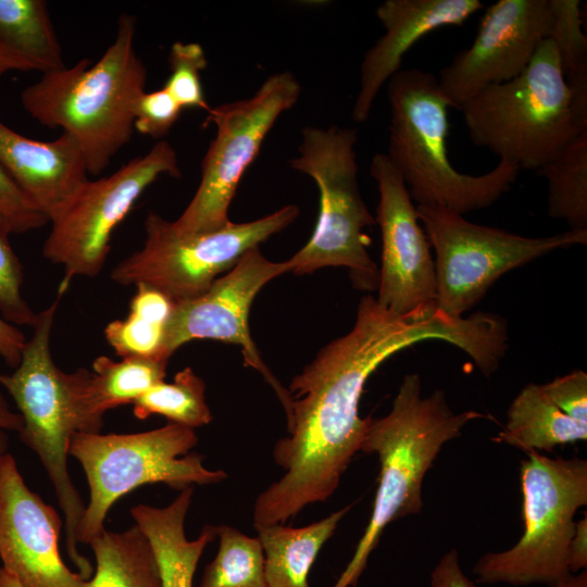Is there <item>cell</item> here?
Listing matches in <instances>:
<instances>
[{
  "mask_svg": "<svg viewBox=\"0 0 587 587\" xmlns=\"http://www.w3.org/2000/svg\"><path fill=\"white\" fill-rule=\"evenodd\" d=\"M428 339L460 348L486 376L507 352V322L487 312L453 317L437 304L396 315L365 295L351 330L324 346L290 382L288 435L273 449L285 473L257 497L254 526L284 524L335 492L372 420L359 413L367 378L389 357Z\"/></svg>",
  "mask_w": 587,
  "mask_h": 587,
  "instance_id": "cell-1",
  "label": "cell"
},
{
  "mask_svg": "<svg viewBox=\"0 0 587 587\" xmlns=\"http://www.w3.org/2000/svg\"><path fill=\"white\" fill-rule=\"evenodd\" d=\"M137 20L123 13L101 58L42 74L21 92L25 112L61 128L78 145L87 172L99 175L134 133V107L146 90L147 68L135 48Z\"/></svg>",
  "mask_w": 587,
  "mask_h": 587,
  "instance_id": "cell-2",
  "label": "cell"
},
{
  "mask_svg": "<svg viewBox=\"0 0 587 587\" xmlns=\"http://www.w3.org/2000/svg\"><path fill=\"white\" fill-rule=\"evenodd\" d=\"M475 411L454 413L442 390L422 397L419 374L404 376L389 413L371 420L360 451L376 453L378 487L369 524L333 587L355 586L386 526L421 511L422 483L442 446L461 435Z\"/></svg>",
  "mask_w": 587,
  "mask_h": 587,
  "instance_id": "cell-3",
  "label": "cell"
},
{
  "mask_svg": "<svg viewBox=\"0 0 587 587\" xmlns=\"http://www.w3.org/2000/svg\"><path fill=\"white\" fill-rule=\"evenodd\" d=\"M390 123L387 157L412 200L459 214L494 204L515 182L520 168L499 160L482 175L453 167L448 158L449 104L434 74L400 70L387 82Z\"/></svg>",
  "mask_w": 587,
  "mask_h": 587,
  "instance_id": "cell-4",
  "label": "cell"
},
{
  "mask_svg": "<svg viewBox=\"0 0 587 587\" xmlns=\"http://www.w3.org/2000/svg\"><path fill=\"white\" fill-rule=\"evenodd\" d=\"M459 110L472 142L520 171L536 172L587 130L575 113L551 38L539 45L519 76L485 88Z\"/></svg>",
  "mask_w": 587,
  "mask_h": 587,
  "instance_id": "cell-5",
  "label": "cell"
},
{
  "mask_svg": "<svg viewBox=\"0 0 587 587\" xmlns=\"http://www.w3.org/2000/svg\"><path fill=\"white\" fill-rule=\"evenodd\" d=\"M355 128L332 125L302 129L292 170L310 176L320 192V210L309 241L287 260L289 272L305 275L326 266L347 267L352 285L364 291L378 287L379 271L367 252L374 225L359 188Z\"/></svg>",
  "mask_w": 587,
  "mask_h": 587,
  "instance_id": "cell-6",
  "label": "cell"
},
{
  "mask_svg": "<svg viewBox=\"0 0 587 587\" xmlns=\"http://www.w3.org/2000/svg\"><path fill=\"white\" fill-rule=\"evenodd\" d=\"M197 444L195 429L174 423L133 434L76 432L68 455L80 463L89 488L77 541L89 544L101 534L111 507L140 486L162 483L183 490L225 479L227 474L207 469L200 454H188Z\"/></svg>",
  "mask_w": 587,
  "mask_h": 587,
  "instance_id": "cell-7",
  "label": "cell"
},
{
  "mask_svg": "<svg viewBox=\"0 0 587 587\" xmlns=\"http://www.w3.org/2000/svg\"><path fill=\"white\" fill-rule=\"evenodd\" d=\"M526 454L521 462L524 533L512 548L478 559L473 572L479 583L554 587L573 575L569 547L576 511L587 503V461L535 450Z\"/></svg>",
  "mask_w": 587,
  "mask_h": 587,
  "instance_id": "cell-8",
  "label": "cell"
},
{
  "mask_svg": "<svg viewBox=\"0 0 587 587\" xmlns=\"http://www.w3.org/2000/svg\"><path fill=\"white\" fill-rule=\"evenodd\" d=\"M64 291L37 314L34 333L26 341L12 374L0 372V385L15 401L23 420L20 438L41 461L65 517V547L84 579L92 575L90 562L77 549V529L85 505L67 470L68 447L77 432L67 373L53 362L50 339Z\"/></svg>",
  "mask_w": 587,
  "mask_h": 587,
  "instance_id": "cell-9",
  "label": "cell"
},
{
  "mask_svg": "<svg viewBox=\"0 0 587 587\" xmlns=\"http://www.w3.org/2000/svg\"><path fill=\"white\" fill-rule=\"evenodd\" d=\"M298 215L299 208L288 204L254 221L179 235L171 221L150 212L143 224L142 247L116 264L111 278L123 286H150L174 303L193 299L220 274L230 271L247 251L288 227Z\"/></svg>",
  "mask_w": 587,
  "mask_h": 587,
  "instance_id": "cell-10",
  "label": "cell"
},
{
  "mask_svg": "<svg viewBox=\"0 0 587 587\" xmlns=\"http://www.w3.org/2000/svg\"><path fill=\"white\" fill-rule=\"evenodd\" d=\"M435 250L437 308L462 315L504 273L558 249L587 243V232L567 230L548 237H525L472 223L438 205H416Z\"/></svg>",
  "mask_w": 587,
  "mask_h": 587,
  "instance_id": "cell-11",
  "label": "cell"
},
{
  "mask_svg": "<svg viewBox=\"0 0 587 587\" xmlns=\"http://www.w3.org/2000/svg\"><path fill=\"white\" fill-rule=\"evenodd\" d=\"M301 95V85L287 71L268 76L247 99L211 108L203 126L214 124L216 135L201 163L199 186L183 213L171 221L179 235L221 229L230 221L228 208L246 170L277 118Z\"/></svg>",
  "mask_w": 587,
  "mask_h": 587,
  "instance_id": "cell-12",
  "label": "cell"
},
{
  "mask_svg": "<svg viewBox=\"0 0 587 587\" xmlns=\"http://www.w3.org/2000/svg\"><path fill=\"white\" fill-rule=\"evenodd\" d=\"M163 175L179 178L182 171L175 149L162 139L111 175L88 178L49 220L42 253L64 268L60 289L65 291L75 276L95 277L102 271L114 229Z\"/></svg>",
  "mask_w": 587,
  "mask_h": 587,
  "instance_id": "cell-13",
  "label": "cell"
},
{
  "mask_svg": "<svg viewBox=\"0 0 587 587\" xmlns=\"http://www.w3.org/2000/svg\"><path fill=\"white\" fill-rule=\"evenodd\" d=\"M289 273L287 261L267 260L259 247L247 251L225 275L200 296L174 304L165 327L162 357L193 339H213L241 348L245 363L260 372L282 402L286 415L290 396L272 374L251 338L249 313L258 292L272 279Z\"/></svg>",
  "mask_w": 587,
  "mask_h": 587,
  "instance_id": "cell-14",
  "label": "cell"
},
{
  "mask_svg": "<svg viewBox=\"0 0 587 587\" xmlns=\"http://www.w3.org/2000/svg\"><path fill=\"white\" fill-rule=\"evenodd\" d=\"M553 23L551 0H499L480 18L473 43L437 78L449 107L460 109L485 88L519 76Z\"/></svg>",
  "mask_w": 587,
  "mask_h": 587,
  "instance_id": "cell-15",
  "label": "cell"
},
{
  "mask_svg": "<svg viewBox=\"0 0 587 587\" xmlns=\"http://www.w3.org/2000/svg\"><path fill=\"white\" fill-rule=\"evenodd\" d=\"M370 173L379 193L375 220L382 235L377 303L396 315L437 304L432 245L402 176L386 153L372 158Z\"/></svg>",
  "mask_w": 587,
  "mask_h": 587,
  "instance_id": "cell-16",
  "label": "cell"
},
{
  "mask_svg": "<svg viewBox=\"0 0 587 587\" xmlns=\"http://www.w3.org/2000/svg\"><path fill=\"white\" fill-rule=\"evenodd\" d=\"M62 521L24 482L15 459L0 457V559L22 587H85L59 550Z\"/></svg>",
  "mask_w": 587,
  "mask_h": 587,
  "instance_id": "cell-17",
  "label": "cell"
},
{
  "mask_svg": "<svg viewBox=\"0 0 587 587\" xmlns=\"http://www.w3.org/2000/svg\"><path fill=\"white\" fill-rule=\"evenodd\" d=\"M483 8L480 0H386L376 9L384 35L365 52L352 120H367L382 86L401 68L403 55L427 34L462 26Z\"/></svg>",
  "mask_w": 587,
  "mask_h": 587,
  "instance_id": "cell-18",
  "label": "cell"
},
{
  "mask_svg": "<svg viewBox=\"0 0 587 587\" xmlns=\"http://www.w3.org/2000/svg\"><path fill=\"white\" fill-rule=\"evenodd\" d=\"M0 164L48 220L88 179L83 153L70 135L62 133L52 141L35 140L1 121Z\"/></svg>",
  "mask_w": 587,
  "mask_h": 587,
  "instance_id": "cell-19",
  "label": "cell"
},
{
  "mask_svg": "<svg viewBox=\"0 0 587 587\" xmlns=\"http://www.w3.org/2000/svg\"><path fill=\"white\" fill-rule=\"evenodd\" d=\"M168 361L126 357L115 361L100 355L92 371L67 373L77 432L100 433L103 415L120 405L134 403L155 384L163 382Z\"/></svg>",
  "mask_w": 587,
  "mask_h": 587,
  "instance_id": "cell-20",
  "label": "cell"
},
{
  "mask_svg": "<svg viewBox=\"0 0 587 587\" xmlns=\"http://www.w3.org/2000/svg\"><path fill=\"white\" fill-rule=\"evenodd\" d=\"M193 487L180 490L166 507L138 504L130 509L135 524L148 537L155 553L162 587H192L193 575L205 547L216 537L215 526L207 525L189 540L185 534Z\"/></svg>",
  "mask_w": 587,
  "mask_h": 587,
  "instance_id": "cell-21",
  "label": "cell"
},
{
  "mask_svg": "<svg viewBox=\"0 0 587 587\" xmlns=\"http://www.w3.org/2000/svg\"><path fill=\"white\" fill-rule=\"evenodd\" d=\"M352 505L303 527L254 526L263 549L267 587H310L308 575L315 558Z\"/></svg>",
  "mask_w": 587,
  "mask_h": 587,
  "instance_id": "cell-22",
  "label": "cell"
},
{
  "mask_svg": "<svg viewBox=\"0 0 587 587\" xmlns=\"http://www.w3.org/2000/svg\"><path fill=\"white\" fill-rule=\"evenodd\" d=\"M587 439V424L562 411L546 394L542 385L528 384L513 399L508 422L496 441L527 452L550 451L557 446Z\"/></svg>",
  "mask_w": 587,
  "mask_h": 587,
  "instance_id": "cell-23",
  "label": "cell"
},
{
  "mask_svg": "<svg viewBox=\"0 0 587 587\" xmlns=\"http://www.w3.org/2000/svg\"><path fill=\"white\" fill-rule=\"evenodd\" d=\"M0 51L24 71L46 74L65 67L46 1L0 0Z\"/></svg>",
  "mask_w": 587,
  "mask_h": 587,
  "instance_id": "cell-24",
  "label": "cell"
},
{
  "mask_svg": "<svg viewBox=\"0 0 587 587\" xmlns=\"http://www.w3.org/2000/svg\"><path fill=\"white\" fill-rule=\"evenodd\" d=\"M96 570L85 587H162L153 548L138 525L103 530L89 542Z\"/></svg>",
  "mask_w": 587,
  "mask_h": 587,
  "instance_id": "cell-25",
  "label": "cell"
},
{
  "mask_svg": "<svg viewBox=\"0 0 587 587\" xmlns=\"http://www.w3.org/2000/svg\"><path fill=\"white\" fill-rule=\"evenodd\" d=\"M548 187V215L587 232V130L536 171Z\"/></svg>",
  "mask_w": 587,
  "mask_h": 587,
  "instance_id": "cell-26",
  "label": "cell"
},
{
  "mask_svg": "<svg viewBox=\"0 0 587 587\" xmlns=\"http://www.w3.org/2000/svg\"><path fill=\"white\" fill-rule=\"evenodd\" d=\"M133 407L139 420L159 414L170 423L192 429L208 425L213 419L205 401V383L191 367L177 372L172 383L155 384Z\"/></svg>",
  "mask_w": 587,
  "mask_h": 587,
  "instance_id": "cell-27",
  "label": "cell"
},
{
  "mask_svg": "<svg viewBox=\"0 0 587 587\" xmlns=\"http://www.w3.org/2000/svg\"><path fill=\"white\" fill-rule=\"evenodd\" d=\"M218 550L199 587H267L264 554L258 537L228 525L215 526Z\"/></svg>",
  "mask_w": 587,
  "mask_h": 587,
  "instance_id": "cell-28",
  "label": "cell"
},
{
  "mask_svg": "<svg viewBox=\"0 0 587 587\" xmlns=\"http://www.w3.org/2000/svg\"><path fill=\"white\" fill-rule=\"evenodd\" d=\"M554 42L578 120L587 124V37L578 0H551Z\"/></svg>",
  "mask_w": 587,
  "mask_h": 587,
  "instance_id": "cell-29",
  "label": "cell"
},
{
  "mask_svg": "<svg viewBox=\"0 0 587 587\" xmlns=\"http://www.w3.org/2000/svg\"><path fill=\"white\" fill-rule=\"evenodd\" d=\"M170 76L163 86L184 109H200L207 113L208 104L201 82V72L208 65L202 46L198 42L176 41L168 53Z\"/></svg>",
  "mask_w": 587,
  "mask_h": 587,
  "instance_id": "cell-30",
  "label": "cell"
},
{
  "mask_svg": "<svg viewBox=\"0 0 587 587\" xmlns=\"http://www.w3.org/2000/svg\"><path fill=\"white\" fill-rule=\"evenodd\" d=\"M166 323L129 311L104 329L108 344L122 358L141 357L167 361L162 357Z\"/></svg>",
  "mask_w": 587,
  "mask_h": 587,
  "instance_id": "cell-31",
  "label": "cell"
},
{
  "mask_svg": "<svg viewBox=\"0 0 587 587\" xmlns=\"http://www.w3.org/2000/svg\"><path fill=\"white\" fill-rule=\"evenodd\" d=\"M10 234L9 226L0 220V310L8 322L33 327L38 313L23 298V267L10 243Z\"/></svg>",
  "mask_w": 587,
  "mask_h": 587,
  "instance_id": "cell-32",
  "label": "cell"
},
{
  "mask_svg": "<svg viewBox=\"0 0 587 587\" xmlns=\"http://www.w3.org/2000/svg\"><path fill=\"white\" fill-rule=\"evenodd\" d=\"M183 109L164 88L145 91L134 107V127L140 134L162 140L180 116Z\"/></svg>",
  "mask_w": 587,
  "mask_h": 587,
  "instance_id": "cell-33",
  "label": "cell"
},
{
  "mask_svg": "<svg viewBox=\"0 0 587 587\" xmlns=\"http://www.w3.org/2000/svg\"><path fill=\"white\" fill-rule=\"evenodd\" d=\"M0 220L12 234H23L49 222L48 217L37 210L21 188L0 164Z\"/></svg>",
  "mask_w": 587,
  "mask_h": 587,
  "instance_id": "cell-34",
  "label": "cell"
},
{
  "mask_svg": "<svg viewBox=\"0 0 587 587\" xmlns=\"http://www.w3.org/2000/svg\"><path fill=\"white\" fill-rule=\"evenodd\" d=\"M549 398L570 417L587 424V374L573 371L542 385Z\"/></svg>",
  "mask_w": 587,
  "mask_h": 587,
  "instance_id": "cell-35",
  "label": "cell"
},
{
  "mask_svg": "<svg viewBox=\"0 0 587 587\" xmlns=\"http://www.w3.org/2000/svg\"><path fill=\"white\" fill-rule=\"evenodd\" d=\"M430 587H477L462 571L455 549L448 551L430 575ZM554 587H587V573L574 574Z\"/></svg>",
  "mask_w": 587,
  "mask_h": 587,
  "instance_id": "cell-36",
  "label": "cell"
},
{
  "mask_svg": "<svg viewBox=\"0 0 587 587\" xmlns=\"http://www.w3.org/2000/svg\"><path fill=\"white\" fill-rule=\"evenodd\" d=\"M27 339L16 325L0 316V357L15 369L22 358Z\"/></svg>",
  "mask_w": 587,
  "mask_h": 587,
  "instance_id": "cell-37",
  "label": "cell"
},
{
  "mask_svg": "<svg viewBox=\"0 0 587 587\" xmlns=\"http://www.w3.org/2000/svg\"><path fill=\"white\" fill-rule=\"evenodd\" d=\"M569 569L576 573L587 567V519L578 521L569 547Z\"/></svg>",
  "mask_w": 587,
  "mask_h": 587,
  "instance_id": "cell-38",
  "label": "cell"
},
{
  "mask_svg": "<svg viewBox=\"0 0 587 587\" xmlns=\"http://www.w3.org/2000/svg\"><path fill=\"white\" fill-rule=\"evenodd\" d=\"M23 420L20 413L13 412L5 401L0 385V430H13L20 433Z\"/></svg>",
  "mask_w": 587,
  "mask_h": 587,
  "instance_id": "cell-39",
  "label": "cell"
},
{
  "mask_svg": "<svg viewBox=\"0 0 587 587\" xmlns=\"http://www.w3.org/2000/svg\"><path fill=\"white\" fill-rule=\"evenodd\" d=\"M15 70L24 71L18 62L0 51V79L7 72Z\"/></svg>",
  "mask_w": 587,
  "mask_h": 587,
  "instance_id": "cell-40",
  "label": "cell"
},
{
  "mask_svg": "<svg viewBox=\"0 0 587 587\" xmlns=\"http://www.w3.org/2000/svg\"><path fill=\"white\" fill-rule=\"evenodd\" d=\"M0 587H22L18 582L0 567Z\"/></svg>",
  "mask_w": 587,
  "mask_h": 587,
  "instance_id": "cell-41",
  "label": "cell"
},
{
  "mask_svg": "<svg viewBox=\"0 0 587 587\" xmlns=\"http://www.w3.org/2000/svg\"><path fill=\"white\" fill-rule=\"evenodd\" d=\"M8 436L4 430H0V457L7 452Z\"/></svg>",
  "mask_w": 587,
  "mask_h": 587,
  "instance_id": "cell-42",
  "label": "cell"
}]
</instances>
